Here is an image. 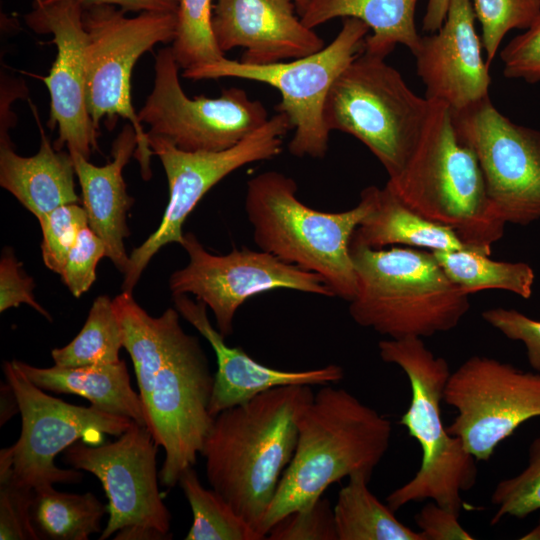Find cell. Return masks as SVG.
<instances>
[{
    "label": "cell",
    "instance_id": "cell-1",
    "mask_svg": "<svg viewBox=\"0 0 540 540\" xmlns=\"http://www.w3.org/2000/svg\"><path fill=\"white\" fill-rule=\"evenodd\" d=\"M123 348L133 362L146 427L165 457L159 480L167 488L194 467L214 418V387L208 359L199 340L187 334L176 308L149 315L132 293L113 299Z\"/></svg>",
    "mask_w": 540,
    "mask_h": 540
},
{
    "label": "cell",
    "instance_id": "cell-2",
    "mask_svg": "<svg viewBox=\"0 0 540 540\" xmlns=\"http://www.w3.org/2000/svg\"><path fill=\"white\" fill-rule=\"evenodd\" d=\"M313 396L310 385L264 391L217 414L202 446L210 487L263 537L264 516L296 448L299 417Z\"/></svg>",
    "mask_w": 540,
    "mask_h": 540
},
{
    "label": "cell",
    "instance_id": "cell-3",
    "mask_svg": "<svg viewBox=\"0 0 540 540\" xmlns=\"http://www.w3.org/2000/svg\"><path fill=\"white\" fill-rule=\"evenodd\" d=\"M391 436L390 420L346 389L324 385L299 417L296 448L261 533L266 537L281 517L316 501L342 478L356 472L371 477Z\"/></svg>",
    "mask_w": 540,
    "mask_h": 540
},
{
    "label": "cell",
    "instance_id": "cell-4",
    "mask_svg": "<svg viewBox=\"0 0 540 540\" xmlns=\"http://www.w3.org/2000/svg\"><path fill=\"white\" fill-rule=\"evenodd\" d=\"M425 219L451 228L473 252L490 255L505 231L490 203L473 150L459 137L453 111L429 99L419 140L402 170L385 185Z\"/></svg>",
    "mask_w": 540,
    "mask_h": 540
},
{
    "label": "cell",
    "instance_id": "cell-5",
    "mask_svg": "<svg viewBox=\"0 0 540 540\" xmlns=\"http://www.w3.org/2000/svg\"><path fill=\"white\" fill-rule=\"evenodd\" d=\"M295 180L265 171L248 180L244 208L260 250L317 274L334 297L350 302L357 278L350 254L352 236L373 209L379 187L368 186L358 204L342 212L316 210L297 197Z\"/></svg>",
    "mask_w": 540,
    "mask_h": 540
},
{
    "label": "cell",
    "instance_id": "cell-6",
    "mask_svg": "<svg viewBox=\"0 0 540 540\" xmlns=\"http://www.w3.org/2000/svg\"><path fill=\"white\" fill-rule=\"evenodd\" d=\"M357 290L349 302L353 321L391 339L431 337L458 326L469 294L454 284L432 251L373 249L351 239Z\"/></svg>",
    "mask_w": 540,
    "mask_h": 540
},
{
    "label": "cell",
    "instance_id": "cell-7",
    "mask_svg": "<svg viewBox=\"0 0 540 540\" xmlns=\"http://www.w3.org/2000/svg\"><path fill=\"white\" fill-rule=\"evenodd\" d=\"M382 361L399 366L411 387V401L399 423L405 426L422 450L415 476L393 490L387 505L397 511L411 502L435 501L460 515L461 493L476 483V459L458 437L448 433L441 416L443 392L450 376L447 360L436 357L422 338L383 339L378 343Z\"/></svg>",
    "mask_w": 540,
    "mask_h": 540
},
{
    "label": "cell",
    "instance_id": "cell-8",
    "mask_svg": "<svg viewBox=\"0 0 540 540\" xmlns=\"http://www.w3.org/2000/svg\"><path fill=\"white\" fill-rule=\"evenodd\" d=\"M428 110L429 99L415 94L385 58L362 51L333 83L324 122L330 132L362 142L393 177L411 156Z\"/></svg>",
    "mask_w": 540,
    "mask_h": 540
},
{
    "label": "cell",
    "instance_id": "cell-9",
    "mask_svg": "<svg viewBox=\"0 0 540 540\" xmlns=\"http://www.w3.org/2000/svg\"><path fill=\"white\" fill-rule=\"evenodd\" d=\"M369 27L356 18H345L337 36L317 52L265 65H252L225 57L183 70L184 78H240L277 89L281 102L277 112L286 114L294 134L288 144L296 157L324 158L329 134L324 122L328 93L339 75L364 49Z\"/></svg>",
    "mask_w": 540,
    "mask_h": 540
},
{
    "label": "cell",
    "instance_id": "cell-10",
    "mask_svg": "<svg viewBox=\"0 0 540 540\" xmlns=\"http://www.w3.org/2000/svg\"><path fill=\"white\" fill-rule=\"evenodd\" d=\"M125 13L113 5H83L87 106L97 129L105 116H120L134 127L138 140L134 157L148 180L153 152L132 105L131 76L141 55L157 43L173 42L177 12L144 11L135 17Z\"/></svg>",
    "mask_w": 540,
    "mask_h": 540
},
{
    "label": "cell",
    "instance_id": "cell-11",
    "mask_svg": "<svg viewBox=\"0 0 540 540\" xmlns=\"http://www.w3.org/2000/svg\"><path fill=\"white\" fill-rule=\"evenodd\" d=\"M21 415L18 440L0 451V467L19 482L38 489L56 483H77L80 470L56 466L60 452L78 440L98 444L103 435L120 436L135 422L93 405H73L55 398L31 382L12 361L3 363Z\"/></svg>",
    "mask_w": 540,
    "mask_h": 540
},
{
    "label": "cell",
    "instance_id": "cell-12",
    "mask_svg": "<svg viewBox=\"0 0 540 540\" xmlns=\"http://www.w3.org/2000/svg\"><path fill=\"white\" fill-rule=\"evenodd\" d=\"M291 129L288 116L277 112L237 144L220 151H185L147 134L150 148L165 170L169 200L158 228L129 255L122 290L132 293L151 258L163 246L182 245L186 218L213 186L247 164L277 157Z\"/></svg>",
    "mask_w": 540,
    "mask_h": 540
},
{
    "label": "cell",
    "instance_id": "cell-13",
    "mask_svg": "<svg viewBox=\"0 0 540 540\" xmlns=\"http://www.w3.org/2000/svg\"><path fill=\"white\" fill-rule=\"evenodd\" d=\"M443 401L457 411L448 433L477 461H487L520 425L540 417V372L471 356L450 373Z\"/></svg>",
    "mask_w": 540,
    "mask_h": 540
},
{
    "label": "cell",
    "instance_id": "cell-14",
    "mask_svg": "<svg viewBox=\"0 0 540 540\" xmlns=\"http://www.w3.org/2000/svg\"><path fill=\"white\" fill-rule=\"evenodd\" d=\"M179 65L171 47L155 57L154 86L138 112L148 135L164 138L185 151L230 148L261 127L270 117L259 100L243 89H224L216 98H189L179 81Z\"/></svg>",
    "mask_w": 540,
    "mask_h": 540
},
{
    "label": "cell",
    "instance_id": "cell-15",
    "mask_svg": "<svg viewBox=\"0 0 540 540\" xmlns=\"http://www.w3.org/2000/svg\"><path fill=\"white\" fill-rule=\"evenodd\" d=\"M453 117L459 137L477 157L500 219L522 226L540 220V131L511 121L489 96L453 111Z\"/></svg>",
    "mask_w": 540,
    "mask_h": 540
},
{
    "label": "cell",
    "instance_id": "cell-16",
    "mask_svg": "<svg viewBox=\"0 0 540 540\" xmlns=\"http://www.w3.org/2000/svg\"><path fill=\"white\" fill-rule=\"evenodd\" d=\"M181 246L189 261L169 279L172 296L193 294L212 311L216 328L224 338L233 333L234 317L251 297L276 289L334 297L317 274L262 250L242 247L217 255L208 252L190 232L184 233Z\"/></svg>",
    "mask_w": 540,
    "mask_h": 540
},
{
    "label": "cell",
    "instance_id": "cell-17",
    "mask_svg": "<svg viewBox=\"0 0 540 540\" xmlns=\"http://www.w3.org/2000/svg\"><path fill=\"white\" fill-rule=\"evenodd\" d=\"M158 448L147 427L134 423L114 442L98 445L78 440L64 451L68 465L93 474L102 483L109 518L100 540L128 527L173 537L171 514L158 487Z\"/></svg>",
    "mask_w": 540,
    "mask_h": 540
},
{
    "label": "cell",
    "instance_id": "cell-18",
    "mask_svg": "<svg viewBox=\"0 0 540 540\" xmlns=\"http://www.w3.org/2000/svg\"><path fill=\"white\" fill-rule=\"evenodd\" d=\"M26 22L38 33H51L57 47L56 59L43 78L50 94L48 126L58 127L56 150L66 145L70 153L89 159L97 146V128L91 119L86 98L83 4L59 1L43 4L35 0Z\"/></svg>",
    "mask_w": 540,
    "mask_h": 540
},
{
    "label": "cell",
    "instance_id": "cell-19",
    "mask_svg": "<svg viewBox=\"0 0 540 540\" xmlns=\"http://www.w3.org/2000/svg\"><path fill=\"white\" fill-rule=\"evenodd\" d=\"M471 0H450L442 26L421 36L413 54L427 99L445 102L459 112L489 96V65L475 29Z\"/></svg>",
    "mask_w": 540,
    "mask_h": 540
},
{
    "label": "cell",
    "instance_id": "cell-20",
    "mask_svg": "<svg viewBox=\"0 0 540 540\" xmlns=\"http://www.w3.org/2000/svg\"><path fill=\"white\" fill-rule=\"evenodd\" d=\"M212 27L223 53L235 47L240 61L272 64L322 49V38L301 20L294 0H217Z\"/></svg>",
    "mask_w": 540,
    "mask_h": 540
},
{
    "label": "cell",
    "instance_id": "cell-21",
    "mask_svg": "<svg viewBox=\"0 0 540 540\" xmlns=\"http://www.w3.org/2000/svg\"><path fill=\"white\" fill-rule=\"evenodd\" d=\"M173 301L180 316L190 323L214 350L217 371L210 403V413L216 417L221 411L247 402L269 389L285 385H328L341 381L344 370L329 364L306 370H281L265 366L239 347H230L214 327L207 314V306L187 295H175Z\"/></svg>",
    "mask_w": 540,
    "mask_h": 540
},
{
    "label": "cell",
    "instance_id": "cell-22",
    "mask_svg": "<svg viewBox=\"0 0 540 540\" xmlns=\"http://www.w3.org/2000/svg\"><path fill=\"white\" fill-rule=\"evenodd\" d=\"M138 145L134 127L126 123L112 145V160L96 166L78 153H70L75 166L88 226L102 239L108 257L124 273L129 255L124 239L130 234L127 213L133 199L126 191L123 169Z\"/></svg>",
    "mask_w": 540,
    "mask_h": 540
},
{
    "label": "cell",
    "instance_id": "cell-23",
    "mask_svg": "<svg viewBox=\"0 0 540 540\" xmlns=\"http://www.w3.org/2000/svg\"><path fill=\"white\" fill-rule=\"evenodd\" d=\"M39 151L29 157L18 155L0 129V185L9 191L38 221L59 206L78 203L75 166L71 154L56 150L42 127Z\"/></svg>",
    "mask_w": 540,
    "mask_h": 540
},
{
    "label": "cell",
    "instance_id": "cell-24",
    "mask_svg": "<svg viewBox=\"0 0 540 540\" xmlns=\"http://www.w3.org/2000/svg\"><path fill=\"white\" fill-rule=\"evenodd\" d=\"M14 365L39 388L84 397L91 405L106 412L126 417L146 426L139 393L130 384L126 362L96 364L74 368L36 367L20 360Z\"/></svg>",
    "mask_w": 540,
    "mask_h": 540
},
{
    "label": "cell",
    "instance_id": "cell-25",
    "mask_svg": "<svg viewBox=\"0 0 540 540\" xmlns=\"http://www.w3.org/2000/svg\"><path fill=\"white\" fill-rule=\"evenodd\" d=\"M418 0H309L300 15L309 28L336 18L363 21L368 34L363 51L386 58L401 44L412 54L418 49L421 35L417 32L415 13Z\"/></svg>",
    "mask_w": 540,
    "mask_h": 540
},
{
    "label": "cell",
    "instance_id": "cell-26",
    "mask_svg": "<svg viewBox=\"0 0 540 540\" xmlns=\"http://www.w3.org/2000/svg\"><path fill=\"white\" fill-rule=\"evenodd\" d=\"M352 240L373 249L402 245L431 251L470 250L451 228L420 216L386 186L379 188L373 209Z\"/></svg>",
    "mask_w": 540,
    "mask_h": 540
},
{
    "label": "cell",
    "instance_id": "cell-27",
    "mask_svg": "<svg viewBox=\"0 0 540 540\" xmlns=\"http://www.w3.org/2000/svg\"><path fill=\"white\" fill-rule=\"evenodd\" d=\"M348 478L333 506L338 540H426L369 490L370 476L356 472Z\"/></svg>",
    "mask_w": 540,
    "mask_h": 540
},
{
    "label": "cell",
    "instance_id": "cell-28",
    "mask_svg": "<svg viewBox=\"0 0 540 540\" xmlns=\"http://www.w3.org/2000/svg\"><path fill=\"white\" fill-rule=\"evenodd\" d=\"M106 510L90 492L66 493L51 485L34 489L31 519L39 539L87 540L101 531Z\"/></svg>",
    "mask_w": 540,
    "mask_h": 540
},
{
    "label": "cell",
    "instance_id": "cell-29",
    "mask_svg": "<svg viewBox=\"0 0 540 540\" xmlns=\"http://www.w3.org/2000/svg\"><path fill=\"white\" fill-rule=\"evenodd\" d=\"M432 253L447 277L469 295L486 289L509 291L524 299L532 295L535 273L525 262L496 261L470 250Z\"/></svg>",
    "mask_w": 540,
    "mask_h": 540
},
{
    "label": "cell",
    "instance_id": "cell-30",
    "mask_svg": "<svg viewBox=\"0 0 540 540\" xmlns=\"http://www.w3.org/2000/svg\"><path fill=\"white\" fill-rule=\"evenodd\" d=\"M178 484L193 514L186 540L265 539L215 490L204 488L193 467L182 472Z\"/></svg>",
    "mask_w": 540,
    "mask_h": 540
},
{
    "label": "cell",
    "instance_id": "cell-31",
    "mask_svg": "<svg viewBox=\"0 0 540 540\" xmlns=\"http://www.w3.org/2000/svg\"><path fill=\"white\" fill-rule=\"evenodd\" d=\"M122 347V330L113 300L101 295L93 301L81 331L64 347L53 349L51 357L54 365L64 368L109 364L120 360Z\"/></svg>",
    "mask_w": 540,
    "mask_h": 540
},
{
    "label": "cell",
    "instance_id": "cell-32",
    "mask_svg": "<svg viewBox=\"0 0 540 540\" xmlns=\"http://www.w3.org/2000/svg\"><path fill=\"white\" fill-rule=\"evenodd\" d=\"M213 0H179L172 51L183 70L222 59L212 27Z\"/></svg>",
    "mask_w": 540,
    "mask_h": 540
},
{
    "label": "cell",
    "instance_id": "cell-33",
    "mask_svg": "<svg viewBox=\"0 0 540 540\" xmlns=\"http://www.w3.org/2000/svg\"><path fill=\"white\" fill-rule=\"evenodd\" d=\"M491 502L497 507L491 525L505 516L523 519L540 510V436L529 446L527 466L518 475L498 482Z\"/></svg>",
    "mask_w": 540,
    "mask_h": 540
},
{
    "label": "cell",
    "instance_id": "cell-34",
    "mask_svg": "<svg viewBox=\"0 0 540 540\" xmlns=\"http://www.w3.org/2000/svg\"><path fill=\"white\" fill-rule=\"evenodd\" d=\"M471 3L481 25L488 65L509 31L527 29L540 14V0H471Z\"/></svg>",
    "mask_w": 540,
    "mask_h": 540
},
{
    "label": "cell",
    "instance_id": "cell-35",
    "mask_svg": "<svg viewBox=\"0 0 540 540\" xmlns=\"http://www.w3.org/2000/svg\"><path fill=\"white\" fill-rule=\"evenodd\" d=\"M45 266L60 274L79 232L88 226V216L78 203L59 206L39 221Z\"/></svg>",
    "mask_w": 540,
    "mask_h": 540
},
{
    "label": "cell",
    "instance_id": "cell-36",
    "mask_svg": "<svg viewBox=\"0 0 540 540\" xmlns=\"http://www.w3.org/2000/svg\"><path fill=\"white\" fill-rule=\"evenodd\" d=\"M269 540H338L334 509L320 497L281 517L267 532Z\"/></svg>",
    "mask_w": 540,
    "mask_h": 540
},
{
    "label": "cell",
    "instance_id": "cell-37",
    "mask_svg": "<svg viewBox=\"0 0 540 540\" xmlns=\"http://www.w3.org/2000/svg\"><path fill=\"white\" fill-rule=\"evenodd\" d=\"M34 489L0 467V539L39 540L31 519Z\"/></svg>",
    "mask_w": 540,
    "mask_h": 540
},
{
    "label": "cell",
    "instance_id": "cell-38",
    "mask_svg": "<svg viewBox=\"0 0 540 540\" xmlns=\"http://www.w3.org/2000/svg\"><path fill=\"white\" fill-rule=\"evenodd\" d=\"M106 256L102 239L89 227H84L72 246L60 273L62 281L74 297H80L96 279V267Z\"/></svg>",
    "mask_w": 540,
    "mask_h": 540
},
{
    "label": "cell",
    "instance_id": "cell-39",
    "mask_svg": "<svg viewBox=\"0 0 540 540\" xmlns=\"http://www.w3.org/2000/svg\"><path fill=\"white\" fill-rule=\"evenodd\" d=\"M503 74L506 78L540 82V14L526 31L513 38L502 50Z\"/></svg>",
    "mask_w": 540,
    "mask_h": 540
},
{
    "label": "cell",
    "instance_id": "cell-40",
    "mask_svg": "<svg viewBox=\"0 0 540 540\" xmlns=\"http://www.w3.org/2000/svg\"><path fill=\"white\" fill-rule=\"evenodd\" d=\"M482 318L508 339L522 342L529 365L540 372V320L503 307L484 310Z\"/></svg>",
    "mask_w": 540,
    "mask_h": 540
},
{
    "label": "cell",
    "instance_id": "cell-41",
    "mask_svg": "<svg viewBox=\"0 0 540 540\" xmlns=\"http://www.w3.org/2000/svg\"><path fill=\"white\" fill-rule=\"evenodd\" d=\"M34 287L33 278L25 273L13 250L5 248L0 260V312L27 304L52 321L51 315L34 297Z\"/></svg>",
    "mask_w": 540,
    "mask_h": 540
},
{
    "label": "cell",
    "instance_id": "cell-42",
    "mask_svg": "<svg viewBox=\"0 0 540 540\" xmlns=\"http://www.w3.org/2000/svg\"><path fill=\"white\" fill-rule=\"evenodd\" d=\"M458 517L431 500L415 516V522L426 540H473L474 537L461 526Z\"/></svg>",
    "mask_w": 540,
    "mask_h": 540
},
{
    "label": "cell",
    "instance_id": "cell-43",
    "mask_svg": "<svg viewBox=\"0 0 540 540\" xmlns=\"http://www.w3.org/2000/svg\"><path fill=\"white\" fill-rule=\"evenodd\" d=\"M43 4H50L68 0H38ZM79 1L83 5H113L119 6L123 11H156L177 12L179 0H72Z\"/></svg>",
    "mask_w": 540,
    "mask_h": 540
},
{
    "label": "cell",
    "instance_id": "cell-44",
    "mask_svg": "<svg viewBox=\"0 0 540 540\" xmlns=\"http://www.w3.org/2000/svg\"><path fill=\"white\" fill-rule=\"evenodd\" d=\"M450 0H428L423 17V30L434 33L443 24Z\"/></svg>",
    "mask_w": 540,
    "mask_h": 540
},
{
    "label": "cell",
    "instance_id": "cell-45",
    "mask_svg": "<svg viewBox=\"0 0 540 540\" xmlns=\"http://www.w3.org/2000/svg\"><path fill=\"white\" fill-rule=\"evenodd\" d=\"M116 540H166L169 539L164 534L146 528L128 527L116 532Z\"/></svg>",
    "mask_w": 540,
    "mask_h": 540
},
{
    "label": "cell",
    "instance_id": "cell-46",
    "mask_svg": "<svg viewBox=\"0 0 540 540\" xmlns=\"http://www.w3.org/2000/svg\"><path fill=\"white\" fill-rule=\"evenodd\" d=\"M522 540H540V517L538 524L527 534L521 537Z\"/></svg>",
    "mask_w": 540,
    "mask_h": 540
},
{
    "label": "cell",
    "instance_id": "cell-47",
    "mask_svg": "<svg viewBox=\"0 0 540 540\" xmlns=\"http://www.w3.org/2000/svg\"><path fill=\"white\" fill-rule=\"evenodd\" d=\"M308 1L309 0H294L299 15H301L304 12L308 4Z\"/></svg>",
    "mask_w": 540,
    "mask_h": 540
}]
</instances>
